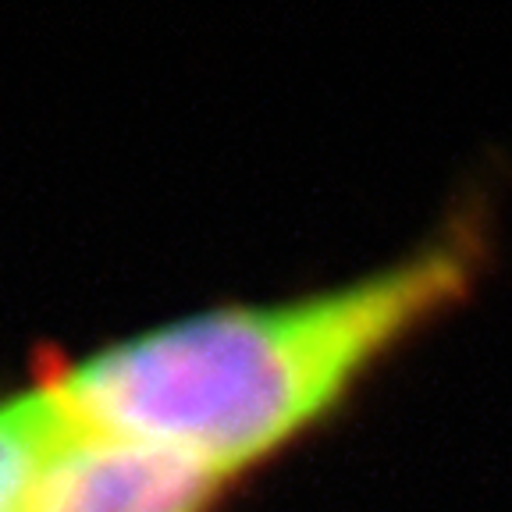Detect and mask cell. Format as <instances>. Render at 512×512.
Here are the masks:
<instances>
[{"label":"cell","mask_w":512,"mask_h":512,"mask_svg":"<svg viewBox=\"0 0 512 512\" xmlns=\"http://www.w3.org/2000/svg\"><path fill=\"white\" fill-rule=\"evenodd\" d=\"M477 271L480 242L459 228L345 285L168 320L47 384L89 438L160 448L228 484L328 420L377 363L463 303Z\"/></svg>","instance_id":"cell-1"},{"label":"cell","mask_w":512,"mask_h":512,"mask_svg":"<svg viewBox=\"0 0 512 512\" xmlns=\"http://www.w3.org/2000/svg\"><path fill=\"white\" fill-rule=\"evenodd\" d=\"M224 484L189 459L82 434L40 477L22 512H207Z\"/></svg>","instance_id":"cell-2"},{"label":"cell","mask_w":512,"mask_h":512,"mask_svg":"<svg viewBox=\"0 0 512 512\" xmlns=\"http://www.w3.org/2000/svg\"><path fill=\"white\" fill-rule=\"evenodd\" d=\"M79 438L82 431L47 381L0 399V512L18 509Z\"/></svg>","instance_id":"cell-3"}]
</instances>
